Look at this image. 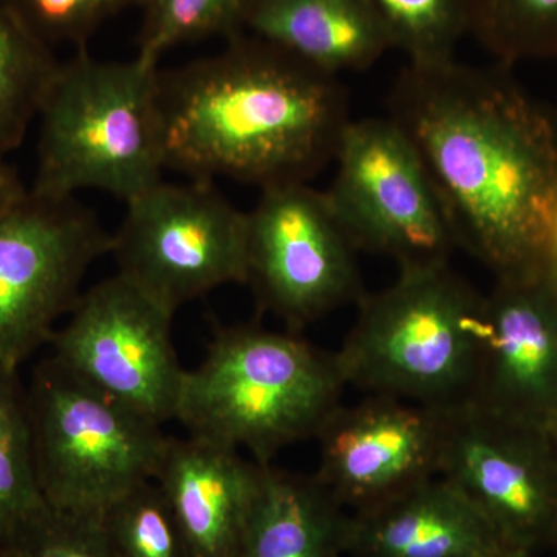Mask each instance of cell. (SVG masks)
I'll return each mask as SVG.
<instances>
[{"label":"cell","mask_w":557,"mask_h":557,"mask_svg":"<svg viewBox=\"0 0 557 557\" xmlns=\"http://www.w3.org/2000/svg\"><path fill=\"white\" fill-rule=\"evenodd\" d=\"M509 70L457 58L406 64L387 98V116L420 153L457 248L494 278L545 271L557 236L555 120Z\"/></svg>","instance_id":"obj_1"},{"label":"cell","mask_w":557,"mask_h":557,"mask_svg":"<svg viewBox=\"0 0 557 557\" xmlns=\"http://www.w3.org/2000/svg\"><path fill=\"white\" fill-rule=\"evenodd\" d=\"M159 98L166 170L260 190L310 183L354 120L339 76L248 33L211 57L160 69Z\"/></svg>","instance_id":"obj_2"},{"label":"cell","mask_w":557,"mask_h":557,"mask_svg":"<svg viewBox=\"0 0 557 557\" xmlns=\"http://www.w3.org/2000/svg\"><path fill=\"white\" fill-rule=\"evenodd\" d=\"M160 65L102 61L78 49L61 61L38 113L30 193L75 199L101 190L124 203L163 180Z\"/></svg>","instance_id":"obj_3"},{"label":"cell","mask_w":557,"mask_h":557,"mask_svg":"<svg viewBox=\"0 0 557 557\" xmlns=\"http://www.w3.org/2000/svg\"><path fill=\"white\" fill-rule=\"evenodd\" d=\"M346 387L335 354L299 333L234 325L186 370L175 421L193 437L247 449L269 465L282 449L317 437Z\"/></svg>","instance_id":"obj_4"},{"label":"cell","mask_w":557,"mask_h":557,"mask_svg":"<svg viewBox=\"0 0 557 557\" xmlns=\"http://www.w3.org/2000/svg\"><path fill=\"white\" fill-rule=\"evenodd\" d=\"M335 351L346 386L450 409L474 394L483 295L449 263L399 270L380 292L366 293Z\"/></svg>","instance_id":"obj_5"},{"label":"cell","mask_w":557,"mask_h":557,"mask_svg":"<svg viewBox=\"0 0 557 557\" xmlns=\"http://www.w3.org/2000/svg\"><path fill=\"white\" fill-rule=\"evenodd\" d=\"M27 392L40 487L54 511L101 518L156 478L170 435L163 426L95 391L49 357Z\"/></svg>","instance_id":"obj_6"},{"label":"cell","mask_w":557,"mask_h":557,"mask_svg":"<svg viewBox=\"0 0 557 557\" xmlns=\"http://www.w3.org/2000/svg\"><path fill=\"white\" fill-rule=\"evenodd\" d=\"M333 161L325 199L357 251L394 260L398 270L449 263L457 244L448 215L398 123L351 120Z\"/></svg>","instance_id":"obj_7"},{"label":"cell","mask_w":557,"mask_h":557,"mask_svg":"<svg viewBox=\"0 0 557 557\" xmlns=\"http://www.w3.org/2000/svg\"><path fill=\"white\" fill-rule=\"evenodd\" d=\"M110 255L121 277L175 314L230 284H245L247 212L205 180H160L126 203Z\"/></svg>","instance_id":"obj_8"},{"label":"cell","mask_w":557,"mask_h":557,"mask_svg":"<svg viewBox=\"0 0 557 557\" xmlns=\"http://www.w3.org/2000/svg\"><path fill=\"white\" fill-rule=\"evenodd\" d=\"M110 245L112 234L76 199L28 189L0 215V373L20 372L50 343Z\"/></svg>","instance_id":"obj_9"},{"label":"cell","mask_w":557,"mask_h":557,"mask_svg":"<svg viewBox=\"0 0 557 557\" xmlns=\"http://www.w3.org/2000/svg\"><path fill=\"white\" fill-rule=\"evenodd\" d=\"M357 252L324 193L271 186L247 212L244 285L260 310L299 333L366 295Z\"/></svg>","instance_id":"obj_10"},{"label":"cell","mask_w":557,"mask_h":557,"mask_svg":"<svg viewBox=\"0 0 557 557\" xmlns=\"http://www.w3.org/2000/svg\"><path fill=\"white\" fill-rule=\"evenodd\" d=\"M174 313L120 274L81 293L50 357L106 397L156 423L177 420L186 370L172 341Z\"/></svg>","instance_id":"obj_11"},{"label":"cell","mask_w":557,"mask_h":557,"mask_svg":"<svg viewBox=\"0 0 557 557\" xmlns=\"http://www.w3.org/2000/svg\"><path fill=\"white\" fill-rule=\"evenodd\" d=\"M438 475L474 505L508 552L542 556L557 537V442L472 403L443 410Z\"/></svg>","instance_id":"obj_12"},{"label":"cell","mask_w":557,"mask_h":557,"mask_svg":"<svg viewBox=\"0 0 557 557\" xmlns=\"http://www.w3.org/2000/svg\"><path fill=\"white\" fill-rule=\"evenodd\" d=\"M313 478L347 512L372 507L438 475L443 410L368 395L319 428Z\"/></svg>","instance_id":"obj_13"},{"label":"cell","mask_w":557,"mask_h":557,"mask_svg":"<svg viewBox=\"0 0 557 557\" xmlns=\"http://www.w3.org/2000/svg\"><path fill=\"white\" fill-rule=\"evenodd\" d=\"M468 403L548 428L557 409V287L547 271L494 278L483 295L478 381Z\"/></svg>","instance_id":"obj_14"},{"label":"cell","mask_w":557,"mask_h":557,"mask_svg":"<svg viewBox=\"0 0 557 557\" xmlns=\"http://www.w3.org/2000/svg\"><path fill=\"white\" fill-rule=\"evenodd\" d=\"M262 463L239 449L193 437L168 438L153 482L170 502L189 557H236Z\"/></svg>","instance_id":"obj_15"},{"label":"cell","mask_w":557,"mask_h":557,"mask_svg":"<svg viewBox=\"0 0 557 557\" xmlns=\"http://www.w3.org/2000/svg\"><path fill=\"white\" fill-rule=\"evenodd\" d=\"M348 557H472L508 552L474 505L442 475L347 512Z\"/></svg>","instance_id":"obj_16"},{"label":"cell","mask_w":557,"mask_h":557,"mask_svg":"<svg viewBox=\"0 0 557 557\" xmlns=\"http://www.w3.org/2000/svg\"><path fill=\"white\" fill-rule=\"evenodd\" d=\"M242 33L336 76L373 67L395 50L372 0H255Z\"/></svg>","instance_id":"obj_17"},{"label":"cell","mask_w":557,"mask_h":557,"mask_svg":"<svg viewBox=\"0 0 557 557\" xmlns=\"http://www.w3.org/2000/svg\"><path fill=\"white\" fill-rule=\"evenodd\" d=\"M346 519L313 474L262 465L236 557H344Z\"/></svg>","instance_id":"obj_18"},{"label":"cell","mask_w":557,"mask_h":557,"mask_svg":"<svg viewBox=\"0 0 557 557\" xmlns=\"http://www.w3.org/2000/svg\"><path fill=\"white\" fill-rule=\"evenodd\" d=\"M61 61L9 0H0V156L20 149Z\"/></svg>","instance_id":"obj_19"},{"label":"cell","mask_w":557,"mask_h":557,"mask_svg":"<svg viewBox=\"0 0 557 557\" xmlns=\"http://www.w3.org/2000/svg\"><path fill=\"white\" fill-rule=\"evenodd\" d=\"M49 509L33 453L27 392L20 372L0 373V545L10 548Z\"/></svg>","instance_id":"obj_20"},{"label":"cell","mask_w":557,"mask_h":557,"mask_svg":"<svg viewBox=\"0 0 557 557\" xmlns=\"http://www.w3.org/2000/svg\"><path fill=\"white\" fill-rule=\"evenodd\" d=\"M467 36L497 64L557 60V0H461Z\"/></svg>","instance_id":"obj_21"},{"label":"cell","mask_w":557,"mask_h":557,"mask_svg":"<svg viewBox=\"0 0 557 557\" xmlns=\"http://www.w3.org/2000/svg\"><path fill=\"white\" fill-rule=\"evenodd\" d=\"M255 0H141V33L137 57L160 65L161 58L182 44L228 39L244 30Z\"/></svg>","instance_id":"obj_22"},{"label":"cell","mask_w":557,"mask_h":557,"mask_svg":"<svg viewBox=\"0 0 557 557\" xmlns=\"http://www.w3.org/2000/svg\"><path fill=\"white\" fill-rule=\"evenodd\" d=\"M101 522L119 557H189L178 520L153 480L113 502Z\"/></svg>","instance_id":"obj_23"},{"label":"cell","mask_w":557,"mask_h":557,"mask_svg":"<svg viewBox=\"0 0 557 557\" xmlns=\"http://www.w3.org/2000/svg\"><path fill=\"white\" fill-rule=\"evenodd\" d=\"M386 24L394 49L408 64L434 65L456 60L467 36L461 0H372Z\"/></svg>","instance_id":"obj_24"},{"label":"cell","mask_w":557,"mask_h":557,"mask_svg":"<svg viewBox=\"0 0 557 557\" xmlns=\"http://www.w3.org/2000/svg\"><path fill=\"white\" fill-rule=\"evenodd\" d=\"M22 20L49 46L70 44L84 49L98 28L141 0H9Z\"/></svg>","instance_id":"obj_25"},{"label":"cell","mask_w":557,"mask_h":557,"mask_svg":"<svg viewBox=\"0 0 557 557\" xmlns=\"http://www.w3.org/2000/svg\"><path fill=\"white\" fill-rule=\"evenodd\" d=\"M11 557H119L101 518L49 509L10 547Z\"/></svg>","instance_id":"obj_26"},{"label":"cell","mask_w":557,"mask_h":557,"mask_svg":"<svg viewBox=\"0 0 557 557\" xmlns=\"http://www.w3.org/2000/svg\"><path fill=\"white\" fill-rule=\"evenodd\" d=\"M27 193L28 188L22 183L16 170L7 161V157L0 156V215L20 203Z\"/></svg>","instance_id":"obj_27"},{"label":"cell","mask_w":557,"mask_h":557,"mask_svg":"<svg viewBox=\"0 0 557 557\" xmlns=\"http://www.w3.org/2000/svg\"><path fill=\"white\" fill-rule=\"evenodd\" d=\"M547 274L553 282H555L557 287V236L555 239V244H553L552 252H549V259L547 263Z\"/></svg>","instance_id":"obj_28"},{"label":"cell","mask_w":557,"mask_h":557,"mask_svg":"<svg viewBox=\"0 0 557 557\" xmlns=\"http://www.w3.org/2000/svg\"><path fill=\"white\" fill-rule=\"evenodd\" d=\"M548 432L553 435V437L556 438L557 442V409L555 410V413H553L552 420H549L548 423Z\"/></svg>","instance_id":"obj_29"},{"label":"cell","mask_w":557,"mask_h":557,"mask_svg":"<svg viewBox=\"0 0 557 557\" xmlns=\"http://www.w3.org/2000/svg\"><path fill=\"white\" fill-rule=\"evenodd\" d=\"M512 552H505V553H493V555H480V556H472V557H509Z\"/></svg>","instance_id":"obj_30"},{"label":"cell","mask_w":557,"mask_h":557,"mask_svg":"<svg viewBox=\"0 0 557 557\" xmlns=\"http://www.w3.org/2000/svg\"><path fill=\"white\" fill-rule=\"evenodd\" d=\"M509 557H542V556L530 555V553H516V552H512L511 555H509Z\"/></svg>","instance_id":"obj_31"},{"label":"cell","mask_w":557,"mask_h":557,"mask_svg":"<svg viewBox=\"0 0 557 557\" xmlns=\"http://www.w3.org/2000/svg\"><path fill=\"white\" fill-rule=\"evenodd\" d=\"M0 557H11L10 548L2 547V545H0Z\"/></svg>","instance_id":"obj_32"},{"label":"cell","mask_w":557,"mask_h":557,"mask_svg":"<svg viewBox=\"0 0 557 557\" xmlns=\"http://www.w3.org/2000/svg\"><path fill=\"white\" fill-rule=\"evenodd\" d=\"M552 113H553V120H555L556 131H557V110H556V112H552Z\"/></svg>","instance_id":"obj_33"},{"label":"cell","mask_w":557,"mask_h":557,"mask_svg":"<svg viewBox=\"0 0 557 557\" xmlns=\"http://www.w3.org/2000/svg\"><path fill=\"white\" fill-rule=\"evenodd\" d=\"M553 553H556V555H557V537H556V542H555V547H553Z\"/></svg>","instance_id":"obj_34"}]
</instances>
